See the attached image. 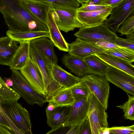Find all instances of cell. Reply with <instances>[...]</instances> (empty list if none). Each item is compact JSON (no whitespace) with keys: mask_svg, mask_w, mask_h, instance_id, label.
I'll return each instance as SVG.
<instances>
[{"mask_svg":"<svg viewBox=\"0 0 134 134\" xmlns=\"http://www.w3.org/2000/svg\"><path fill=\"white\" fill-rule=\"evenodd\" d=\"M112 8L110 7L98 11L83 12L77 11L78 20L85 26H91L103 23L110 14Z\"/></svg>","mask_w":134,"mask_h":134,"instance_id":"obj_14","label":"cell"},{"mask_svg":"<svg viewBox=\"0 0 134 134\" xmlns=\"http://www.w3.org/2000/svg\"><path fill=\"white\" fill-rule=\"evenodd\" d=\"M123 0H102L101 5L110 7L112 8L118 5Z\"/></svg>","mask_w":134,"mask_h":134,"instance_id":"obj_39","label":"cell"},{"mask_svg":"<svg viewBox=\"0 0 134 134\" xmlns=\"http://www.w3.org/2000/svg\"><path fill=\"white\" fill-rule=\"evenodd\" d=\"M85 119L77 124L70 126V129L68 131L66 134H78L81 125Z\"/></svg>","mask_w":134,"mask_h":134,"instance_id":"obj_38","label":"cell"},{"mask_svg":"<svg viewBox=\"0 0 134 134\" xmlns=\"http://www.w3.org/2000/svg\"><path fill=\"white\" fill-rule=\"evenodd\" d=\"M127 94L128 96V100L123 104L116 107L122 110L126 119L133 121L134 120V97Z\"/></svg>","mask_w":134,"mask_h":134,"instance_id":"obj_29","label":"cell"},{"mask_svg":"<svg viewBox=\"0 0 134 134\" xmlns=\"http://www.w3.org/2000/svg\"><path fill=\"white\" fill-rule=\"evenodd\" d=\"M77 9L65 5L52 4L50 10L60 30L67 33L75 28L85 26L77 18Z\"/></svg>","mask_w":134,"mask_h":134,"instance_id":"obj_2","label":"cell"},{"mask_svg":"<svg viewBox=\"0 0 134 134\" xmlns=\"http://www.w3.org/2000/svg\"><path fill=\"white\" fill-rule=\"evenodd\" d=\"M48 38L42 37L30 41L33 44L51 64H58V58L54 49V45Z\"/></svg>","mask_w":134,"mask_h":134,"instance_id":"obj_15","label":"cell"},{"mask_svg":"<svg viewBox=\"0 0 134 134\" xmlns=\"http://www.w3.org/2000/svg\"><path fill=\"white\" fill-rule=\"evenodd\" d=\"M75 102L70 89L63 87L47 101V102L52 104L55 108L71 106Z\"/></svg>","mask_w":134,"mask_h":134,"instance_id":"obj_24","label":"cell"},{"mask_svg":"<svg viewBox=\"0 0 134 134\" xmlns=\"http://www.w3.org/2000/svg\"><path fill=\"white\" fill-rule=\"evenodd\" d=\"M126 39L130 42L134 43V32L127 35Z\"/></svg>","mask_w":134,"mask_h":134,"instance_id":"obj_45","label":"cell"},{"mask_svg":"<svg viewBox=\"0 0 134 134\" xmlns=\"http://www.w3.org/2000/svg\"><path fill=\"white\" fill-rule=\"evenodd\" d=\"M51 71L54 79L63 87L70 88L81 81V78L68 72L58 64H53Z\"/></svg>","mask_w":134,"mask_h":134,"instance_id":"obj_18","label":"cell"},{"mask_svg":"<svg viewBox=\"0 0 134 134\" xmlns=\"http://www.w3.org/2000/svg\"><path fill=\"white\" fill-rule=\"evenodd\" d=\"M70 107H58L52 110H46L47 123L52 128L51 130H55L63 124L68 117Z\"/></svg>","mask_w":134,"mask_h":134,"instance_id":"obj_21","label":"cell"},{"mask_svg":"<svg viewBox=\"0 0 134 134\" xmlns=\"http://www.w3.org/2000/svg\"><path fill=\"white\" fill-rule=\"evenodd\" d=\"M20 72L34 89L46 96L44 83L41 71L35 62L30 57Z\"/></svg>","mask_w":134,"mask_h":134,"instance_id":"obj_11","label":"cell"},{"mask_svg":"<svg viewBox=\"0 0 134 134\" xmlns=\"http://www.w3.org/2000/svg\"><path fill=\"white\" fill-rule=\"evenodd\" d=\"M61 60L71 72L78 76L81 77L87 74H91L84 59L66 54L63 56Z\"/></svg>","mask_w":134,"mask_h":134,"instance_id":"obj_17","label":"cell"},{"mask_svg":"<svg viewBox=\"0 0 134 134\" xmlns=\"http://www.w3.org/2000/svg\"><path fill=\"white\" fill-rule=\"evenodd\" d=\"M87 86L106 110L108 107L110 87L104 77L96 74L85 75L81 77Z\"/></svg>","mask_w":134,"mask_h":134,"instance_id":"obj_7","label":"cell"},{"mask_svg":"<svg viewBox=\"0 0 134 134\" xmlns=\"http://www.w3.org/2000/svg\"><path fill=\"white\" fill-rule=\"evenodd\" d=\"M18 101H2L1 104L6 114L18 128L24 134H32L30 114Z\"/></svg>","mask_w":134,"mask_h":134,"instance_id":"obj_4","label":"cell"},{"mask_svg":"<svg viewBox=\"0 0 134 134\" xmlns=\"http://www.w3.org/2000/svg\"><path fill=\"white\" fill-rule=\"evenodd\" d=\"M113 42L120 47L134 51V43L130 42L126 38L124 39L118 36Z\"/></svg>","mask_w":134,"mask_h":134,"instance_id":"obj_35","label":"cell"},{"mask_svg":"<svg viewBox=\"0 0 134 134\" xmlns=\"http://www.w3.org/2000/svg\"><path fill=\"white\" fill-rule=\"evenodd\" d=\"M16 92L13 88L8 86L5 81L0 76V97L4 101L12 99L15 96Z\"/></svg>","mask_w":134,"mask_h":134,"instance_id":"obj_30","label":"cell"},{"mask_svg":"<svg viewBox=\"0 0 134 134\" xmlns=\"http://www.w3.org/2000/svg\"><path fill=\"white\" fill-rule=\"evenodd\" d=\"M18 47L17 42L7 36L0 37V64L9 66Z\"/></svg>","mask_w":134,"mask_h":134,"instance_id":"obj_19","label":"cell"},{"mask_svg":"<svg viewBox=\"0 0 134 134\" xmlns=\"http://www.w3.org/2000/svg\"><path fill=\"white\" fill-rule=\"evenodd\" d=\"M134 12V0H123L112 8L109 18L104 24L112 32L116 34L120 26Z\"/></svg>","mask_w":134,"mask_h":134,"instance_id":"obj_9","label":"cell"},{"mask_svg":"<svg viewBox=\"0 0 134 134\" xmlns=\"http://www.w3.org/2000/svg\"><path fill=\"white\" fill-rule=\"evenodd\" d=\"M44 1L53 4L70 7L76 9L80 6L79 3L76 0H33Z\"/></svg>","mask_w":134,"mask_h":134,"instance_id":"obj_33","label":"cell"},{"mask_svg":"<svg viewBox=\"0 0 134 134\" xmlns=\"http://www.w3.org/2000/svg\"><path fill=\"white\" fill-rule=\"evenodd\" d=\"M2 101V100L1 98L0 97V110L7 121L9 126L10 127H12L14 126V124L10 120L9 117L6 114L5 112L4 111L1 104V102Z\"/></svg>","mask_w":134,"mask_h":134,"instance_id":"obj_41","label":"cell"},{"mask_svg":"<svg viewBox=\"0 0 134 134\" xmlns=\"http://www.w3.org/2000/svg\"><path fill=\"white\" fill-rule=\"evenodd\" d=\"M7 36L17 42L30 41L36 38L46 37L50 38L49 32L44 31H14L8 30Z\"/></svg>","mask_w":134,"mask_h":134,"instance_id":"obj_25","label":"cell"},{"mask_svg":"<svg viewBox=\"0 0 134 134\" xmlns=\"http://www.w3.org/2000/svg\"><path fill=\"white\" fill-rule=\"evenodd\" d=\"M84 59L89 68L91 74H96L104 77L111 66L94 55L85 58Z\"/></svg>","mask_w":134,"mask_h":134,"instance_id":"obj_26","label":"cell"},{"mask_svg":"<svg viewBox=\"0 0 134 134\" xmlns=\"http://www.w3.org/2000/svg\"><path fill=\"white\" fill-rule=\"evenodd\" d=\"M103 53L118 57L131 63L134 61V51L126 48L121 47L105 50Z\"/></svg>","mask_w":134,"mask_h":134,"instance_id":"obj_27","label":"cell"},{"mask_svg":"<svg viewBox=\"0 0 134 134\" xmlns=\"http://www.w3.org/2000/svg\"><path fill=\"white\" fill-rule=\"evenodd\" d=\"M104 77L108 82L122 89L127 93L134 96V77L111 66Z\"/></svg>","mask_w":134,"mask_h":134,"instance_id":"obj_10","label":"cell"},{"mask_svg":"<svg viewBox=\"0 0 134 134\" xmlns=\"http://www.w3.org/2000/svg\"><path fill=\"white\" fill-rule=\"evenodd\" d=\"M47 25L50 35V39L54 46L60 50L68 52L69 44L65 41L60 32L52 17L50 9L48 14Z\"/></svg>","mask_w":134,"mask_h":134,"instance_id":"obj_20","label":"cell"},{"mask_svg":"<svg viewBox=\"0 0 134 134\" xmlns=\"http://www.w3.org/2000/svg\"><path fill=\"white\" fill-rule=\"evenodd\" d=\"M29 56L36 63L41 71L43 80L47 100L63 87L53 78L51 73L52 66L30 43Z\"/></svg>","mask_w":134,"mask_h":134,"instance_id":"obj_3","label":"cell"},{"mask_svg":"<svg viewBox=\"0 0 134 134\" xmlns=\"http://www.w3.org/2000/svg\"><path fill=\"white\" fill-rule=\"evenodd\" d=\"M118 32L121 35H127L134 32V12H133L122 24Z\"/></svg>","mask_w":134,"mask_h":134,"instance_id":"obj_31","label":"cell"},{"mask_svg":"<svg viewBox=\"0 0 134 134\" xmlns=\"http://www.w3.org/2000/svg\"><path fill=\"white\" fill-rule=\"evenodd\" d=\"M69 54L84 59L92 55L103 53L105 50L96 43L77 37L69 44Z\"/></svg>","mask_w":134,"mask_h":134,"instance_id":"obj_12","label":"cell"},{"mask_svg":"<svg viewBox=\"0 0 134 134\" xmlns=\"http://www.w3.org/2000/svg\"><path fill=\"white\" fill-rule=\"evenodd\" d=\"M14 134L12 131L4 125L0 123V134Z\"/></svg>","mask_w":134,"mask_h":134,"instance_id":"obj_40","label":"cell"},{"mask_svg":"<svg viewBox=\"0 0 134 134\" xmlns=\"http://www.w3.org/2000/svg\"><path fill=\"white\" fill-rule=\"evenodd\" d=\"M0 123L4 125L7 128L12 130L8 122L0 110Z\"/></svg>","mask_w":134,"mask_h":134,"instance_id":"obj_42","label":"cell"},{"mask_svg":"<svg viewBox=\"0 0 134 134\" xmlns=\"http://www.w3.org/2000/svg\"><path fill=\"white\" fill-rule=\"evenodd\" d=\"M6 85L8 86L12 87L13 85V81L10 78H6L5 79Z\"/></svg>","mask_w":134,"mask_h":134,"instance_id":"obj_44","label":"cell"},{"mask_svg":"<svg viewBox=\"0 0 134 134\" xmlns=\"http://www.w3.org/2000/svg\"><path fill=\"white\" fill-rule=\"evenodd\" d=\"M0 12L9 30L49 32L47 25L26 9L21 0H0Z\"/></svg>","mask_w":134,"mask_h":134,"instance_id":"obj_1","label":"cell"},{"mask_svg":"<svg viewBox=\"0 0 134 134\" xmlns=\"http://www.w3.org/2000/svg\"><path fill=\"white\" fill-rule=\"evenodd\" d=\"M10 78L13 81V88L30 105L37 104L42 107L47 102L46 97L38 93L18 70H12Z\"/></svg>","mask_w":134,"mask_h":134,"instance_id":"obj_5","label":"cell"},{"mask_svg":"<svg viewBox=\"0 0 134 134\" xmlns=\"http://www.w3.org/2000/svg\"><path fill=\"white\" fill-rule=\"evenodd\" d=\"M108 6L90 4L87 3L81 4V6L77 9V11L89 12L100 10L105 9Z\"/></svg>","mask_w":134,"mask_h":134,"instance_id":"obj_34","label":"cell"},{"mask_svg":"<svg viewBox=\"0 0 134 134\" xmlns=\"http://www.w3.org/2000/svg\"><path fill=\"white\" fill-rule=\"evenodd\" d=\"M30 41L19 42L20 45L9 65L11 70H20L25 65L29 56Z\"/></svg>","mask_w":134,"mask_h":134,"instance_id":"obj_22","label":"cell"},{"mask_svg":"<svg viewBox=\"0 0 134 134\" xmlns=\"http://www.w3.org/2000/svg\"><path fill=\"white\" fill-rule=\"evenodd\" d=\"M78 134H92L91 127L87 117L82 123Z\"/></svg>","mask_w":134,"mask_h":134,"instance_id":"obj_37","label":"cell"},{"mask_svg":"<svg viewBox=\"0 0 134 134\" xmlns=\"http://www.w3.org/2000/svg\"><path fill=\"white\" fill-rule=\"evenodd\" d=\"M89 97L75 101L71 106L67 118L61 126L70 127L86 119L89 105Z\"/></svg>","mask_w":134,"mask_h":134,"instance_id":"obj_13","label":"cell"},{"mask_svg":"<svg viewBox=\"0 0 134 134\" xmlns=\"http://www.w3.org/2000/svg\"><path fill=\"white\" fill-rule=\"evenodd\" d=\"M94 55L110 66L121 70L134 77V65L131 63L103 53Z\"/></svg>","mask_w":134,"mask_h":134,"instance_id":"obj_23","label":"cell"},{"mask_svg":"<svg viewBox=\"0 0 134 134\" xmlns=\"http://www.w3.org/2000/svg\"><path fill=\"white\" fill-rule=\"evenodd\" d=\"M107 132L108 133L112 134H134V125L129 126H121L107 127L103 131Z\"/></svg>","mask_w":134,"mask_h":134,"instance_id":"obj_32","label":"cell"},{"mask_svg":"<svg viewBox=\"0 0 134 134\" xmlns=\"http://www.w3.org/2000/svg\"><path fill=\"white\" fill-rule=\"evenodd\" d=\"M89 105L87 113L92 134H103L108 126V115L105 109L95 96L91 93L89 97Z\"/></svg>","mask_w":134,"mask_h":134,"instance_id":"obj_6","label":"cell"},{"mask_svg":"<svg viewBox=\"0 0 134 134\" xmlns=\"http://www.w3.org/2000/svg\"><path fill=\"white\" fill-rule=\"evenodd\" d=\"M102 0H90L87 3L90 4L100 5Z\"/></svg>","mask_w":134,"mask_h":134,"instance_id":"obj_43","label":"cell"},{"mask_svg":"<svg viewBox=\"0 0 134 134\" xmlns=\"http://www.w3.org/2000/svg\"><path fill=\"white\" fill-rule=\"evenodd\" d=\"M21 1L26 9L47 25L48 13L52 3L33 0H21Z\"/></svg>","mask_w":134,"mask_h":134,"instance_id":"obj_16","label":"cell"},{"mask_svg":"<svg viewBox=\"0 0 134 134\" xmlns=\"http://www.w3.org/2000/svg\"><path fill=\"white\" fill-rule=\"evenodd\" d=\"M79 3L82 4L87 3L90 0H76Z\"/></svg>","mask_w":134,"mask_h":134,"instance_id":"obj_46","label":"cell"},{"mask_svg":"<svg viewBox=\"0 0 134 134\" xmlns=\"http://www.w3.org/2000/svg\"><path fill=\"white\" fill-rule=\"evenodd\" d=\"M95 43L105 50L113 49L121 47L113 42L109 41H99Z\"/></svg>","mask_w":134,"mask_h":134,"instance_id":"obj_36","label":"cell"},{"mask_svg":"<svg viewBox=\"0 0 134 134\" xmlns=\"http://www.w3.org/2000/svg\"><path fill=\"white\" fill-rule=\"evenodd\" d=\"M70 88L75 101L88 98L91 94L88 87L82 80Z\"/></svg>","mask_w":134,"mask_h":134,"instance_id":"obj_28","label":"cell"},{"mask_svg":"<svg viewBox=\"0 0 134 134\" xmlns=\"http://www.w3.org/2000/svg\"><path fill=\"white\" fill-rule=\"evenodd\" d=\"M74 35L87 41L95 43L101 41L113 42L117 35L111 31L104 23L91 26L79 28Z\"/></svg>","mask_w":134,"mask_h":134,"instance_id":"obj_8","label":"cell"}]
</instances>
